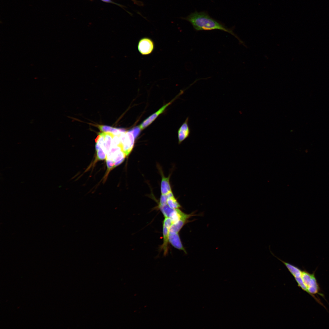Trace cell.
I'll list each match as a JSON object with an SVG mask.
<instances>
[{"mask_svg": "<svg viewBox=\"0 0 329 329\" xmlns=\"http://www.w3.org/2000/svg\"><path fill=\"white\" fill-rule=\"evenodd\" d=\"M158 208L162 213L164 217L168 218H169L171 214L175 209L170 207L167 204L163 206L158 205Z\"/></svg>", "mask_w": 329, "mask_h": 329, "instance_id": "e0dca14e", "label": "cell"}, {"mask_svg": "<svg viewBox=\"0 0 329 329\" xmlns=\"http://www.w3.org/2000/svg\"><path fill=\"white\" fill-rule=\"evenodd\" d=\"M96 151L97 160H103L106 159L107 154L103 147H100Z\"/></svg>", "mask_w": 329, "mask_h": 329, "instance_id": "ac0fdd59", "label": "cell"}, {"mask_svg": "<svg viewBox=\"0 0 329 329\" xmlns=\"http://www.w3.org/2000/svg\"><path fill=\"white\" fill-rule=\"evenodd\" d=\"M177 97L175 98L170 102L165 104L157 111L145 119L139 126L141 130H143L150 125L162 113L168 106L170 105Z\"/></svg>", "mask_w": 329, "mask_h": 329, "instance_id": "8992f818", "label": "cell"}, {"mask_svg": "<svg viewBox=\"0 0 329 329\" xmlns=\"http://www.w3.org/2000/svg\"><path fill=\"white\" fill-rule=\"evenodd\" d=\"M161 194V196L158 205L163 206L167 204V201L169 194Z\"/></svg>", "mask_w": 329, "mask_h": 329, "instance_id": "d6986e66", "label": "cell"}, {"mask_svg": "<svg viewBox=\"0 0 329 329\" xmlns=\"http://www.w3.org/2000/svg\"><path fill=\"white\" fill-rule=\"evenodd\" d=\"M169 241L172 245L175 248L182 250L186 253H187L182 244L179 233L169 232Z\"/></svg>", "mask_w": 329, "mask_h": 329, "instance_id": "ba28073f", "label": "cell"}, {"mask_svg": "<svg viewBox=\"0 0 329 329\" xmlns=\"http://www.w3.org/2000/svg\"><path fill=\"white\" fill-rule=\"evenodd\" d=\"M107 158L112 159L114 162V168L121 164L124 161L126 156L121 149L118 150L112 154L107 155Z\"/></svg>", "mask_w": 329, "mask_h": 329, "instance_id": "9c48e42d", "label": "cell"}, {"mask_svg": "<svg viewBox=\"0 0 329 329\" xmlns=\"http://www.w3.org/2000/svg\"><path fill=\"white\" fill-rule=\"evenodd\" d=\"M101 0L103 1L104 2H105L112 3H114V4H115L117 5V4L114 3V2H112L111 0Z\"/></svg>", "mask_w": 329, "mask_h": 329, "instance_id": "7402d4cb", "label": "cell"}, {"mask_svg": "<svg viewBox=\"0 0 329 329\" xmlns=\"http://www.w3.org/2000/svg\"><path fill=\"white\" fill-rule=\"evenodd\" d=\"M188 219V218L182 219L178 222L172 224L170 228L169 232L179 233L186 222L187 221Z\"/></svg>", "mask_w": 329, "mask_h": 329, "instance_id": "5bb4252c", "label": "cell"}, {"mask_svg": "<svg viewBox=\"0 0 329 329\" xmlns=\"http://www.w3.org/2000/svg\"><path fill=\"white\" fill-rule=\"evenodd\" d=\"M106 164L107 167L108 173L113 168H114V162L111 159L106 158Z\"/></svg>", "mask_w": 329, "mask_h": 329, "instance_id": "ffe728a7", "label": "cell"}, {"mask_svg": "<svg viewBox=\"0 0 329 329\" xmlns=\"http://www.w3.org/2000/svg\"><path fill=\"white\" fill-rule=\"evenodd\" d=\"M104 133V147L107 154L111 147L112 139L114 135L110 133Z\"/></svg>", "mask_w": 329, "mask_h": 329, "instance_id": "4fadbf2b", "label": "cell"}, {"mask_svg": "<svg viewBox=\"0 0 329 329\" xmlns=\"http://www.w3.org/2000/svg\"><path fill=\"white\" fill-rule=\"evenodd\" d=\"M169 194L167 201V205L172 209H179L181 207V205L175 197L172 192L170 193Z\"/></svg>", "mask_w": 329, "mask_h": 329, "instance_id": "9a60e30c", "label": "cell"}, {"mask_svg": "<svg viewBox=\"0 0 329 329\" xmlns=\"http://www.w3.org/2000/svg\"><path fill=\"white\" fill-rule=\"evenodd\" d=\"M189 120V118L187 117L178 130V135L179 144H180L190 135L191 131L188 124Z\"/></svg>", "mask_w": 329, "mask_h": 329, "instance_id": "52a82bcc", "label": "cell"}, {"mask_svg": "<svg viewBox=\"0 0 329 329\" xmlns=\"http://www.w3.org/2000/svg\"><path fill=\"white\" fill-rule=\"evenodd\" d=\"M119 136L122 149L128 156L133 148L136 137L131 130L121 134Z\"/></svg>", "mask_w": 329, "mask_h": 329, "instance_id": "3957f363", "label": "cell"}, {"mask_svg": "<svg viewBox=\"0 0 329 329\" xmlns=\"http://www.w3.org/2000/svg\"><path fill=\"white\" fill-rule=\"evenodd\" d=\"M155 45L153 40L148 37H143L140 39L138 43L137 49L142 55H147L151 54L154 51Z\"/></svg>", "mask_w": 329, "mask_h": 329, "instance_id": "277c9868", "label": "cell"}, {"mask_svg": "<svg viewBox=\"0 0 329 329\" xmlns=\"http://www.w3.org/2000/svg\"><path fill=\"white\" fill-rule=\"evenodd\" d=\"M161 177V194H167L172 192L171 187L169 182L170 175L166 177L161 170H160Z\"/></svg>", "mask_w": 329, "mask_h": 329, "instance_id": "30bf717a", "label": "cell"}, {"mask_svg": "<svg viewBox=\"0 0 329 329\" xmlns=\"http://www.w3.org/2000/svg\"><path fill=\"white\" fill-rule=\"evenodd\" d=\"M104 132L99 133L98 135L95 139V150H97L100 147H104Z\"/></svg>", "mask_w": 329, "mask_h": 329, "instance_id": "2e32d148", "label": "cell"}, {"mask_svg": "<svg viewBox=\"0 0 329 329\" xmlns=\"http://www.w3.org/2000/svg\"><path fill=\"white\" fill-rule=\"evenodd\" d=\"M182 19L191 23L197 31L218 30L230 33L237 38L241 43L239 37L232 29L227 28L223 24L210 17L205 11H196Z\"/></svg>", "mask_w": 329, "mask_h": 329, "instance_id": "6da1fadb", "label": "cell"}, {"mask_svg": "<svg viewBox=\"0 0 329 329\" xmlns=\"http://www.w3.org/2000/svg\"><path fill=\"white\" fill-rule=\"evenodd\" d=\"M301 277L307 288V293L313 297L319 304L321 302L314 295L318 294L324 297V295L319 293L320 288L315 277V273L310 274L305 270H302Z\"/></svg>", "mask_w": 329, "mask_h": 329, "instance_id": "7a4b0ae2", "label": "cell"}, {"mask_svg": "<svg viewBox=\"0 0 329 329\" xmlns=\"http://www.w3.org/2000/svg\"><path fill=\"white\" fill-rule=\"evenodd\" d=\"M270 252L273 256L276 257L277 259L279 260L283 264L290 273L294 276V278L299 277L301 275L302 270L300 269L293 264L284 261L279 258L278 257L274 255L270 250Z\"/></svg>", "mask_w": 329, "mask_h": 329, "instance_id": "8fae6325", "label": "cell"}, {"mask_svg": "<svg viewBox=\"0 0 329 329\" xmlns=\"http://www.w3.org/2000/svg\"><path fill=\"white\" fill-rule=\"evenodd\" d=\"M172 224V220L170 218L164 217L163 222V242L160 248L163 250L164 256H166L168 253L169 230Z\"/></svg>", "mask_w": 329, "mask_h": 329, "instance_id": "5b68a950", "label": "cell"}, {"mask_svg": "<svg viewBox=\"0 0 329 329\" xmlns=\"http://www.w3.org/2000/svg\"><path fill=\"white\" fill-rule=\"evenodd\" d=\"M97 126L101 131L111 133L114 135L119 136L126 131L123 129L113 128L108 126L97 125Z\"/></svg>", "mask_w": 329, "mask_h": 329, "instance_id": "7c38bea8", "label": "cell"}, {"mask_svg": "<svg viewBox=\"0 0 329 329\" xmlns=\"http://www.w3.org/2000/svg\"><path fill=\"white\" fill-rule=\"evenodd\" d=\"M120 146V140L119 135H114L112 139L111 147Z\"/></svg>", "mask_w": 329, "mask_h": 329, "instance_id": "44dd1931", "label": "cell"}]
</instances>
